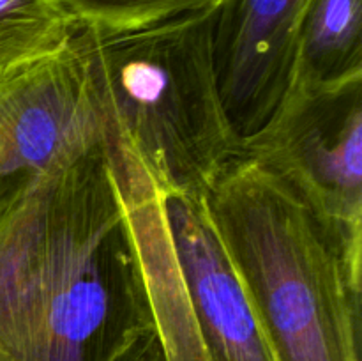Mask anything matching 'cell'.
<instances>
[{"label": "cell", "instance_id": "obj_10", "mask_svg": "<svg viewBox=\"0 0 362 361\" xmlns=\"http://www.w3.org/2000/svg\"><path fill=\"white\" fill-rule=\"evenodd\" d=\"M81 25L129 28L198 11H212L223 0H59Z\"/></svg>", "mask_w": 362, "mask_h": 361}, {"label": "cell", "instance_id": "obj_7", "mask_svg": "<svg viewBox=\"0 0 362 361\" xmlns=\"http://www.w3.org/2000/svg\"><path fill=\"white\" fill-rule=\"evenodd\" d=\"M308 0H223L212 50L223 105L240 142L257 133L288 91L300 14Z\"/></svg>", "mask_w": 362, "mask_h": 361}, {"label": "cell", "instance_id": "obj_9", "mask_svg": "<svg viewBox=\"0 0 362 361\" xmlns=\"http://www.w3.org/2000/svg\"><path fill=\"white\" fill-rule=\"evenodd\" d=\"M78 25L59 0H0V74L55 53Z\"/></svg>", "mask_w": 362, "mask_h": 361}, {"label": "cell", "instance_id": "obj_4", "mask_svg": "<svg viewBox=\"0 0 362 361\" xmlns=\"http://www.w3.org/2000/svg\"><path fill=\"white\" fill-rule=\"evenodd\" d=\"M243 154L283 180L329 230L346 264L362 265V76L288 85Z\"/></svg>", "mask_w": 362, "mask_h": 361}, {"label": "cell", "instance_id": "obj_8", "mask_svg": "<svg viewBox=\"0 0 362 361\" xmlns=\"http://www.w3.org/2000/svg\"><path fill=\"white\" fill-rule=\"evenodd\" d=\"M362 76V0H308L290 84L329 87Z\"/></svg>", "mask_w": 362, "mask_h": 361}, {"label": "cell", "instance_id": "obj_2", "mask_svg": "<svg viewBox=\"0 0 362 361\" xmlns=\"http://www.w3.org/2000/svg\"><path fill=\"white\" fill-rule=\"evenodd\" d=\"M214 9L129 28L78 25L73 42L113 140L159 193L205 197L243 154L223 105Z\"/></svg>", "mask_w": 362, "mask_h": 361}, {"label": "cell", "instance_id": "obj_3", "mask_svg": "<svg viewBox=\"0 0 362 361\" xmlns=\"http://www.w3.org/2000/svg\"><path fill=\"white\" fill-rule=\"evenodd\" d=\"M205 204L276 361H361V275L310 207L244 154Z\"/></svg>", "mask_w": 362, "mask_h": 361}, {"label": "cell", "instance_id": "obj_11", "mask_svg": "<svg viewBox=\"0 0 362 361\" xmlns=\"http://www.w3.org/2000/svg\"><path fill=\"white\" fill-rule=\"evenodd\" d=\"M110 361H168L156 324L136 329Z\"/></svg>", "mask_w": 362, "mask_h": 361}, {"label": "cell", "instance_id": "obj_5", "mask_svg": "<svg viewBox=\"0 0 362 361\" xmlns=\"http://www.w3.org/2000/svg\"><path fill=\"white\" fill-rule=\"evenodd\" d=\"M108 138V124L73 38L52 55L2 73L0 209L32 177Z\"/></svg>", "mask_w": 362, "mask_h": 361}, {"label": "cell", "instance_id": "obj_1", "mask_svg": "<svg viewBox=\"0 0 362 361\" xmlns=\"http://www.w3.org/2000/svg\"><path fill=\"white\" fill-rule=\"evenodd\" d=\"M147 324L151 275L108 138L0 209V361H110Z\"/></svg>", "mask_w": 362, "mask_h": 361}, {"label": "cell", "instance_id": "obj_6", "mask_svg": "<svg viewBox=\"0 0 362 361\" xmlns=\"http://www.w3.org/2000/svg\"><path fill=\"white\" fill-rule=\"evenodd\" d=\"M158 191V190H156ZM163 227L205 361H276L205 197L159 193Z\"/></svg>", "mask_w": 362, "mask_h": 361}]
</instances>
